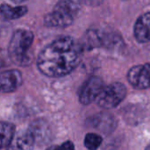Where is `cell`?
<instances>
[{"instance_id": "1", "label": "cell", "mask_w": 150, "mask_h": 150, "mask_svg": "<svg viewBox=\"0 0 150 150\" xmlns=\"http://www.w3.org/2000/svg\"><path fill=\"white\" fill-rule=\"evenodd\" d=\"M82 45L70 36H62L45 46L38 54L36 64L48 77H62L74 71L83 57Z\"/></svg>"}, {"instance_id": "2", "label": "cell", "mask_w": 150, "mask_h": 150, "mask_svg": "<svg viewBox=\"0 0 150 150\" xmlns=\"http://www.w3.org/2000/svg\"><path fill=\"white\" fill-rule=\"evenodd\" d=\"M82 6V0H58L54 9L44 17V25L65 28L73 24Z\"/></svg>"}, {"instance_id": "3", "label": "cell", "mask_w": 150, "mask_h": 150, "mask_svg": "<svg viewBox=\"0 0 150 150\" xmlns=\"http://www.w3.org/2000/svg\"><path fill=\"white\" fill-rule=\"evenodd\" d=\"M33 33L27 29L16 30L10 40L7 54L10 61L14 64L25 67L28 66L32 58L29 56V50L33 43Z\"/></svg>"}, {"instance_id": "4", "label": "cell", "mask_w": 150, "mask_h": 150, "mask_svg": "<svg viewBox=\"0 0 150 150\" xmlns=\"http://www.w3.org/2000/svg\"><path fill=\"white\" fill-rule=\"evenodd\" d=\"M127 93V90L125 84L112 83L107 86L105 85L97 98V103L103 109H112L117 107L126 98Z\"/></svg>"}, {"instance_id": "5", "label": "cell", "mask_w": 150, "mask_h": 150, "mask_svg": "<svg viewBox=\"0 0 150 150\" xmlns=\"http://www.w3.org/2000/svg\"><path fill=\"white\" fill-rule=\"evenodd\" d=\"M105 87L104 81L99 76H91L80 88L78 98L79 101L83 105H88L97 100L103 88Z\"/></svg>"}, {"instance_id": "6", "label": "cell", "mask_w": 150, "mask_h": 150, "mask_svg": "<svg viewBox=\"0 0 150 150\" xmlns=\"http://www.w3.org/2000/svg\"><path fill=\"white\" fill-rule=\"evenodd\" d=\"M127 80L134 89L146 90L150 88V63L132 67L127 72Z\"/></svg>"}, {"instance_id": "7", "label": "cell", "mask_w": 150, "mask_h": 150, "mask_svg": "<svg viewBox=\"0 0 150 150\" xmlns=\"http://www.w3.org/2000/svg\"><path fill=\"white\" fill-rule=\"evenodd\" d=\"M22 83V73L18 69H8L0 72V91L3 93H11L17 91Z\"/></svg>"}, {"instance_id": "8", "label": "cell", "mask_w": 150, "mask_h": 150, "mask_svg": "<svg viewBox=\"0 0 150 150\" xmlns=\"http://www.w3.org/2000/svg\"><path fill=\"white\" fill-rule=\"evenodd\" d=\"M134 34L140 43L150 41V12H146L137 18L134 24Z\"/></svg>"}, {"instance_id": "9", "label": "cell", "mask_w": 150, "mask_h": 150, "mask_svg": "<svg viewBox=\"0 0 150 150\" xmlns=\"http://www.w3.org/2000/svg\"><path fill=\"white\" fill-rule=\"evenodd\" d=\"M35 142L36 141L32 132L27 129L24 133H19L16 136L14 135L6 150H33Z\"/></svg>"}, {"instance_id": "10", "label": "cell", "mask_w": 150, "mask_h": 150, "mask_svg": "<svg viewBox=\"0 0 150 150\" xmlns=\"http://www.w3.org/2000/svg\"><path fill=\"white\" fill-rule=\"evenodd\" d=\"M28 11V9L25 5L11 6L8 4H0V15L5 20H14L24 17Z\"/></svg>"}, {"instance_id": "11", "label": "cell", "mask_w": 150, "mask_h": 150, "mask_svg": "<svg viewBox=\"0 0 150 150\" xmlns=\"http://www.w3.org/2000/svg\"><path fill=\"white\" fill-rule=\"evenodd\" d=\"M15 133V127L9 122L0 121V149L7 148L11 142Z\"/></svg>"}, {"instance_id": "12", "label": "cell", "mask_w": 150, "mask_h": 150, "mask_svg": "<svg viewBox=\"0 0 150 150\" xmlns=\"http://www.w3.org/2000/svg\"><path fill=\"white\" fill-rule=\"evenodd\" d=\"M102 117L97 119L95 126L101 128L103 131H112L116 127V120L112 115L110 114H102ZM101 130V131H102Z\"/></svg>"}, {"instance_id": "13", "label": "cell", "mask_w": 150, "mask_h": 150, "mask_svg": "<svg viewBox=\"0 0 150 150\" xmlns=\"http://www.w3.org/2000/svg\"><path fill=\"white\" fill-rule=\"evenodd\" d=\"M103 142V138L95 133H89L85 135L83 144L88 150H98Z\"/></svg>"}, {"instance_id": "14", "label": "cell", "mask_w": 150, "mask_h": 150, "mask_svg": "<svg viewBox=\"0 0 150 150\" xmlns=\"http://www.w3.org/2000/svg\"><path fill=\"white\" fill-rule=\"evenodd\" d=\"M47 150H75V145L72 142L68 141L59 146H51L47 148Z\"/></svg>"}, {"instance_id": "15", "label": "cell", "mask_w": 150, "mask_h": 150, "mask_svg": "<svg viewBox=\"0 0 150 150\" xmlns=\"http://www.w3.org/2000/svg\"><path fill=\"white\" fill-rule=\"evenodd\" d=\"M8 59L10 60L8 54H6L3 49L0 47V69L5 67V66L8 64V63H7V62H8Z\"/></svg>"}, {"instance_id": "16", "label": "cell", "mask_w": 150, "mask_h": 150, "mask_svg": "<svg viewBox=\"0 0 150 150\" xmlns=\"http://www.w3.org/2000/svg\"><path fill=\"white\" fill-rule=\"evenodd\" d=\"M11 1L15 4H22V3H25L28 0H11Z\"/></svg>"}, {"instance_id": "17", "label": "cell", "mask_w": 150, "mask_h": 150, "mask_svg": "<svg viewBox=\"0 0 150 150\" xmlns=\"http://www.w3.org/2000/svg\"><path fill=\"white\" fill-rule=\"evenodd\" d=\"M145 150H150V143L148 145V146H147V147H146V148H145Z\"/></svg>"}]
</instances>
